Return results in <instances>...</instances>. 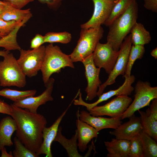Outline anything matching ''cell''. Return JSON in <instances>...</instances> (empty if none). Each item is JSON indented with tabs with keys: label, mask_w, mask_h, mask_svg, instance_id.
<instances>
[{
	"label": "cell",
	"mask_w": 157,
	"mask_h": 157,
	"mask_svg": "<svg viewBox=\"0 0 157 157\" xmlns=\"http://www.w3.org/2000/svg\"><path fill=\"white\" fill-rule=\"evenodd\" d=\"M11 105L10 116L17 125L16 137L27 148L36 153L42 142V131L47 124L46 118L41 114Z\"/></svg>",
	"instance_id": "cell-1"
},
{
	"label": "cell",
	"mask_w": 157,
	"mask_h": 157,
	"mask_svg": "<svg viewBox=\"0 0 157 157\" xmlns=\"http://www.w3.org/2000/svg\"><path fill=\"white\" fill-rule=\"evenodd\" d=\"M138 5L136 0H133L126 10L109 26L107 42L113 49L119 50L126 37L130 33L135 24L137 22Z\"/></svg>",
	"instance_id": "cell-2"
},
{
	"label": "cell",
	"mask_w": 157,
	"mask_h": 157,
	"mask_svg": "<svg viewBox=\"0 0 157 157\" xmlns=\"http://www.w3.org/2000/svg\"><path fill=\"white\" fill-rule=\"evenodd\" d=\"M66 67L74 68L69 55L63 53L57 45L50 44L45 46L44 59L40 70L44 84L47 82L52 74L59 73Z\"/></svg>",
	"instance_id": "cell-3"
},
{
	"label": "cell",
	"mask_w": 157,
	"mask_h": 157,
	"mask_svg": "<svg viewBox=\"0 0 157 157\" xmlns=\"http://www.w3.org/2000/svg\"><path fill=\"white\" fill-rule=\"evenodd\" d=\"M104 33L103 28L101 26L88 29L81 28L77 44L69 55L72 62H81L92 54L103 37Z\"/></svg>",
	"instance_id": "cell-4"
},
{
	"label": "cell",
	"mask_w": 157,
	"mask_h": 157,
	"mask_svg": "<svg viewBox=\"0 0 157 157\" xmlns=\"http://www.w3.org/2000/svg\"><path fill=\"white\" fill-rule=\"evenodd\" d=\"M0 61V86L24 87L26 84V76L23 73L17 60L9 52Z\"/></svg>",
	"instance_id": "cell-5"
},
{
	"label": "cell",
	"mask_w": 157,
	"mask_h": 157,
	"mask_svg": "<svg viewBox=\"0 0 157 157\" xmlns=\"http://www.w3.org/2000/svg\"><path fill=\"white\" fill-rule=\"evenodd\" d=\"M134 90V99L121 116V120L129 118L136 111L149 106L150 102L153 100L157 99V87L151 86L148 81L138 80Z\"/></svg>",
	"instance_id": "cell-6"
},
{
	"label": "cell",
	"mask_w": 157,
	"mask_h": 157,
	"mask_svg": "<svg viewBox=\"0 0 157 157\" xmlns=\"http://www.w3.org/2000/svg\"><path fill=\"white\" fill-rule=\"evenodd\" d=\"M45 46L42 45L32 50L21 49L17 60L21 70L29 77L36 76L42 67L45 55Z\"/></svg>",
	"instance_id": "cell-7"
},
{
	"label": "cell",
	"mask_w": 157,
	"mask_h": 157,
	"mask_svg": "<svg viewBox=\"0 0 157 157\" xmlns=\"http://www.w3.org/2000/svg\"><path fill=\"white\" fill-rule=\"evenodd\" d=\"M132 44L131 35L130 34L125 38L119 50L118 56L114 66L109 74L108 77L105 82L99 86L97 96H99L108 86L114 83L115 80L119 75H124L125 73L128 62L129 52Z\"/></svg>",
	"instance_id": "cell-8"
},
{
	"label": "cell",
	"mask_w": 157,
	"mask_h": 157,
	"mask_svg": "<svg viewBox=\"0 0 157 157\" xmlns=\"http://www.w3.org/2000/svg\"><path fill=\"white\" fill-rule=\"evenodd\" d=\"M132 101L131 98L128 96H118L103 105H97L87 110L94 116L120 117Z\"/></svg>",
	"instance_id": "cell-9"
},
{
	"label": "cell",
	"mask_w": 157,
	"mask_h": 157,
	"mask_svg": "<svg viewBox=\"0 0 157 157\" xmlns=\"http://www.w3.org/2000/svg\"><path fill=\"white\" fill-rule=\"evenodd\" d=\"M125 80L122 85L117 89L110 90L107 92L103 93L99 96L98 99L92 103L85 102L82 99V94L79 91V98L74 99V104L75 105L82 106L86 108L88 110L97 106L98 104L106 101L114 96L120 95L128 96L130 95L134 90V88L132 85L134 82L135 77L133 75H131L129 77H124Z\"/></svg>",
	"instance_id": "cell-10"
},
{
	"label": "cell",
	"mask_w": 157,
	"mask_h": 157,
	"mask_svg": "<svg viewBox=\"0 0 157 157\" xmlns=\"http://www.w3.org/2000/svg\"><path fill=\"white\" fill-rule=\"evenodd\" d=\"M119 51L114 50L108 42L102 44L99 42L92 53L94 63L95 66L103 68L109 74L116 61Z\"/></svg>",
	"instance_id": "cell-11"
},
{
	"label": "cell",
	"mask_w": 157,
	"mask_h": 157,
	"mask_svg": "<svg viewBox=\"0 0 157 157\" xmlns=\"http://www.w3.org/2000/svg\"><path fill=\"white\" fill-rule=\"evenodd\" d=\"M94 4V10L90 19L81 25L83 29L100 27L109 17L116 1L114 0H90Z\"/></svg>",
	"instance_id": "cell-12"
},
{
	"label": "cell",
	"mask_w": 157,
	"mask_h": 157,
	"mask_svg": "<svg viewBox=\"0 0 157 157\" xmlns=\"http://www.w3.org/2000/svg\"><path fill=\"white\" fill-rule=\"evenodd\" d=\"M81 62L85 68V74L87 81V85L85 89L87 94L86 99L91 101L97 96L99 87L101 84L99 78L101 68L95 65L92 54Z\"/></svg>",
	"instance_id": "cell-13"
},
{
	"label": "cell",
	"mask_w": 157,
	"mask_h": 157,
	"mask_svg": "<svg viewBox=\"0 0 157 157\" xmlns=\"http://www.w3.org/2000/svg\"><path fill=\"white\" fill-rule=\"evenodd\" d=\"M54 81L53 78H50L45 84V90L39 95L35 97H28L14 102L13 104L16 106L27 109L31 113H37V109L40 106L45 104L48 101L53 100L51 94Z\"/></svg>",
	"instance_id": "cell-14"
},
{
	"label": "cell",
	"mask_w": 157,
	"mask_h": 157,
	"mask_svg": "<svg viewBox=\"0 0 157 157\" xmlns=\"http://www.w3.org/2000/svg\"><path fill=\"white\" fill-rule=\"evenodd\" d=\"M129 118L128 121L121 124L110 134L116 138L129 141L140 134L143 130L140 117L134 114Z\"/></svg>",
	"instance_id": "cell-15"
},
{
	"label": "cell",
	"mask_w": 157,
	"mask_h": 157,
	"mask_svg": "<svg viewBox=\"0 0 157 157\" xmlns=\"http://www.w3.org/2000/svg\"><path fill=\"white\" fill-rule=\"evenodd\" d=\"M72 104H70L51 126L48 127H46L42 131V142L36 153L38 156L44 154L46 155V157H53L51 150V144L56 136L60 124Z\"/></svg>",
	"instance_id": "cell-16"
},
{
	"label": "cell",
	"mask_w": 157,
	"mask_h": 157,
	"mask_svg": "<svg viewBox=\"0 0 157 157\" xmlns=\"http://www.w3.org/2000/svg\"><path fill=\"white\" fill-rule=\"evenodd\" d=\"M78 115L81 120L94 128L98 132L104 129H115L122 123L120 117L94 116L84 110L79 111Z\"/></svg>",
	"instance_id": "cell-17"
},
{
	"label": "cell",
	"mask_w": 157,
	"mask_h": 157,
	"mask_svg": "<svg viewBox=\"0 0 157 157\" xmlns=\"http://www.w3.org/2000/svg\"><path fill=\"white\" fill-rule=\"evenodd\" d=\"M143 130L155 140H157V99L152 101L146 112L138 110Z\"/></svg>",
	"instance_id": "cell-18"
},
{
	"label": "cell",
	"mask_w": 157,
	"mask_h": 157,
	"mask_svg": "<svg viewBox=\"0 0 157 157\" xmlns=\"http://www.w3.org/2000/svg\"><path fill=\"white\" fill-rule=\"evenodd\" d=\"M76 113V126L77 131L78 148L80 152H84L88 147V145L93 139L97 138L98 132L94 127L81 120L78 113Z\"/></svg>",
	"instance_id": "cell-19"
},
{
	"label": "cell",
	"mask_w": 157,
	"mask_h": 157,
	"mask_svg": "<svg viewBox=\"0 0 157 157\" xmlns=\"http://www.w3.org/2000/svg\"><path fill=\"white\" fill-rule=\"evenodd\" d=\"M17 129L15 120L11 117L7 116L0 121V151L5 146L10 147L13 144L11 136Z\"/></svg>",
	"instance_id": "cell-20"
},
{
	"label": "cell",
	"mask_w": 157,
	"mask_h": 157,
	"mask_svg": "<svg viewBox=\"0 0 157 157\" xmlns=\"http://www.w3.org/2000/svg\"><path fill=\"white\" fill-rule=\"evenodd\" d=\"M104 143L108 151L107 157H129L130 141L112 138Z\"/></svg>",
	"instance_id": "cell-21"
},
{
	"label": "cell",
	"mask_w": 157,
	"mask_h": 157,
	"mask_svg": "<svg viewBox=\"0 0 157 157\" xmlns=\"http://www.w3.org/2000/svg\"><path fill=\"white\" fill-rule=\"evenodd\" d=\"M62 128L59 127L56 136L54 140L59 143L65 149L69 157H82L78 149L77 131L70 139L67 138L62 133Z\"/></svg>",
	"instance_id": "cell-22"
},
{
	"label": "cell",
	"mask_w": 157,
	"mask_h": 157,
	"mask_svg": "<svg viewBox=\"0 0 157 157\" xmlns=\"http://www.w3.org/2000/svg\"><path fill=\"white\" fill-rule=\"evenodd\" d=\"M32 16L30 8L25 10L17 9L7 3L3 10L0 13L1 19L6 21H13L19 23L22 22L26 18Z\"/></svg>",
	"instance_id": "cell-23"
},
{
	"label": "cell",
	"mask_w": 157,
	"mask_h": 157,
	"mask_svg": "<svg viewBox=\"0 0 157 157\" xmlns=\"http://www.w3.org/2000/svg\"><path fill=\"white\" fill-rule=\"evenodd\" d=\"M132 45H144L149 43L151 36L143 24L136 22L133 26L130 32Z\"/></svg>",
	"instance_id": "cell-24"
},
{
	"label": "cell",
	"mask_w": 157,
	"mask_h": 157,
	"mask_svg": "<svg viewBox=\"0 0 157 157\" xmlns=\"http://www.w3.org/2000/svg\"><path fill=\"white\" fill-rule=\"evenodd\" d=\"M144 45H132L129 52L126 71L123 77H129L131 75L132 68L135 61L142 59L144 53Z\"/></svg>",
	"instance_id": "cell-25"
},
{
	"label": "cell",
	"mask_w": 157,
	"mask_h": 157,
	"mask_svg": "<svg viewBox=\"0 0 157 157\" xmlns=\"http://www.w3.org/2000/svg\"><path fill=\"white\" fill-rule=\"evenodd\" d=\"M143 157H157V144L156 140L143 130L140 133Z\"/></svg>",
	"instance_id": "cell-26"
},
{
	"label": "cell",
	"mask_w": 157,
	"mask_h": 157,
	"mask_svg": "<svg viewBox=\"0 0 157 157\" xmlns=\"http://www.w3.org/2000/svg\"><path fill=\"white\" fill-rule=\"evenodd\" d=\"M36 92L35 90L19 91L7 88L0 90V96L9 99L14 102L28 97L34 96Z\"/></svg>",
	"instance_id": "cell-27"
},
{
	"label": "cell",
	"mask_w": 157,
	"mask_h": 157,
	"mask_svg": "<svg viewBox=\"0 0 157 157\" xmlns=\"http://www.w3.org/2000/svg\"><path fill=\"white\" fill-rule=\"evenodd\" d=\"M132 0H117L109 17L104 24L108 27L115 19L125 12Z\"/></svg>",
	"instance_id": "cell-28"
},
{
	"label": "cell",
	"mask_w": 157,
	"mask_h": 157,
	"mask_svg": "<svg viewBox=\"0 0 157 157\" xmlns=\"http://www.w3.org/2000/svg\"><path fill=\"white\" fill-rule=\"evenodd\" d=\"M44 42L53 44L58 42L66 44L71 41L72 36L69 33L65 31L60 32H49L44 36Z\"/></svg>",
	"instance_id": "cell-29"
},
{
	"label": "cell",
	"mask_w": 157,
	"mask_h": 157,
	"mask_svg": "<svg viewBox=\"0 0 157 157\" xmlns=\"http://www.w3.org/2000/svg\"><path fill=\"white\" fill-rule=\"evenodd\" d=\"M15 149L13 152L14 157H38L36 153L27 148L17 137L14 138Z\"/></svg>",
	"instance_id": "cell-30"
},
{
	"label": "cell",
	"mask_w": 157,
	"mask_h": 157,
	"mask_svg": "<svg viewBox=\"0 0 157 157\" xmlns=\"http://www.w3.org/2000/svg\"><path fill=\"white\" fill-rule=\"evenodd\" d=\"M130 141L129 157H143V146L140 133Z\"/></svg>",
	"instance_id": "cell-31"
},
{
	"label": "cell",
	"mask_w": 157,
	"mask_h": 157,
	"mask_svg": "<svg viewBox=\"0 0 157 157\" xmlns=\"http://www.w3.org/2000/svg\"><path fill=\"white\" fill-rule=\"evenodd\" d=\"M22 22L19 23L13 21H7L0 19V33L3 37L8 35Z\"/></svg>",
	"instance_id": "cell-32"
},
{
	"label": "cell",
	"mask_w": 157,
	"mask_h": 157,
	"mask_svg": "<svg viewBox=\"0 0 157 157\" xmlns=\"http://www.w3.org/2000/svg\"><path fill=\"white\" fill-rule=\"evenodd\" d=\"M2 1L6 2L14 8L22 9L27 4L33 1L34 0H2Z\"/></svg>",
	"instance_id": "cell-33"
},
{
	"label": "cell",
	"mask_w": 157,
	"mask_h": 157,
	"mask_svg": "<svg viewBox=\"0 0 157 157\" xmlns=\"http://www.w3.org/2000/svg\"><path fill=\"white\" fill-rule=\"evenodd\" d=\"M44 43V36L37 34L31 41L30 47L32 49H37Z\"/></svg>",
	"instance_id": "cell-34"
},
{
	"label": "cell",
	"mask_w": 157,
	"mask_h": 157,
	"mask_svg": "<svg viewBox=\"0 0 157 157\" xmlns=\"http://www.w3.org/2000/svg\"><path fill=\"white\" fill-rule=\"evenodd\" d=\"M64 0H38L40 3L46 4L50 9L56 10L61 6Z\"/></svg>",
	"instance_id": "cell-35"
},
{
	"label": "cell",
	"mask_w": 157,
	"mask_h": 157,
	"mask_svg": "<svg viewBox=\"0 0 157 157\" xmlns=\"http://www.w3.org/2000/svg\"><path fill=\"white\" fill-rule=\"evenodd\" d=\"M144 6L147 9L157 13V0H144Z\"/></svg>",
	"instance_id": "cell-36"
},
{
	"label": "cell",
	"mask_w": 157,
	"mask_h": 157,
	"mask_svg": "<svg viewBox=\"0 0 157 157\" xmlns=\"http://www.w3.org/2000/svg\"><path fill=\"white\" fill-rule=\"evenodd\" d=\"M12 112L11 105H9L0 99V113L11 116Z\"/></svg>",
	"instance_id": "cell-37"
},
{
	"label": "cell",
	"mask_w": 157,
	"mask_h": 157,
	"mask_svg": "<svg viewBox=\"0 0 157 157\" xmlns=\"http://www.w3.org/2000/svg\"><path fill=\"white\" fill-rule=\"evenodd\" d=\"M1 157H13V152L10 151L8 153L5 147H4L1 150Z\"/></svg>",
	"instance_id": "cell-38"
},
{
	"label": "cell",
	"mask_w": 157,
	"mask_h": 157,
	"mask_svg": "<svg viewBox=\"0 0 157 157\" xmlns=\"http://www.w3.org/2000/svg\"><path fill=\"white\" fill-rule=\"evenodd\" d=\"M151 55L155 59L157 58V48L153 49L151 53Z\"/></svg>",
	"instance_id": "cell-39"
},
{
	"label": "cell",
	"mask_w": 157,
	"mask_h": 157,
	"mask_svg": "<svg viewBox=\"0 0 157 157\" xmlns=\"http://www.w3.org/2000/svg\"><path fill=\"white\" fill-rule=\"evenodd\" d=\"M10 52V51L5 50H4L0 51V56L3 57L5 55Z\"/></svg>",
	"instance_id": "cell-40"
},
{
	"label": "cell",
	"mask_w": 157,
	"mask_h": 157,
	"mask_svg": "<svg viewBox=\"0 0 157 157\" xmlns=\"http://www.w3.org/2000/svg\"><path fill=\"white\" fill-rule=\"evenodd\" d=\"M6 4H6H0V13H1L3 10Z\"/></svg>",
	"instance_id": "cell-41"
},
{
	"label": "cell",
	"mask_w": 157,
	"mask_h": 157,
	"mask_svg": "<svg viewBox=\"0 0 157 157\" xmlns=\"http://www.w3.org/2000/svg\"><path fill=\"white\" fill-rule=\"evenodd\" d=\"M6 2L0 0V4H6Z\"/></svg>",
	"instance_id": "cell-42"
},
{
	"label": "cell",
	"mask_w": 157,
	"mask_h": 157,
	"mask_svg": "<svg viewBox=\"0 0 157 157\" xmlns=\"http://www.w3.org/2000/svg\"><path fill=\"white\" fill-rule=\"evenodd\" d=\"M2 35H1V34L0 33V38H2Z\"/></svg>",
	"instance_id": "cell-43"
},
{
	"label": "cell",
	"mask_w": 157,
	"mask_h": 157,
	"mask_svg": "<svg viewBox=\"0 0 157 157\" xmlns=\"http://www.w3.org/2000/svg\"><path fill=\"white\" fill-rule=\"evenodd\" d=\"M114 0L116 1L117 0Z\"/></svg>",
	"instance_id": "cell-44"
}]
</instances>
